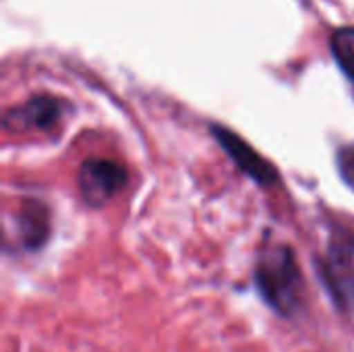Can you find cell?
I'll use <instances>...</instances> for the list:
<instances>
[{
	"label": "cell",
	"mask_w": 354,
	"mask_h": 352,
	"mask_svg": "<svg viewBox=\"0 0 354 352\" xmlns=\"http://www.w3.org/2000/svg\"><path fill=\"white\" fill-rule=\"evenodd\" d=\"M253 286L266 307L280 319L292 322L307 309V282L292 247L286 243L261 247L253 268Z\"/></svg>",
	"instance_id": "cell-1"
},
{
	"label": "cell",
	"mask_w": 354,
	"mask_h": 352,
	"mask_svg": "<svg viewBox=\"0 0 354 352\" xmlns=\"http://www.w3.org/2000/svg\"><path fill=\"white\" fill-rule=\"evenodd\" d=\"M319 280L340 313L354 311V234L336 228L317 259Z\"/></svg>",
	"instance_id": "cell-2"
},
{
	"label": "cell",
	"mask_w": 354,
	"mask_h": 352,
	"mask_svg": "<svg viewBox=\"0 0 354 352\" xmlns=\"http://www.w3.org/2000/svg\"><path fill=\"white\" fill-rule=\"evenodd\" d=\"M77 178L85 203L91 207H100L112 201L127 187L129 174L120 164L112 160L93 158L81 164Z\"/></svg>",
	"instance_id": "cell-3"
},
{
	"label": "cell",
	"mask_w": 354,
	"mask_h": 352,
	"mask_svg": "<svg viewBox=\"0 0 354 352\" xmlns=\"http://www.w3.org/2000/svg\"><path fill=\"white\" fill-rule=\"evenodd\" d=\"M64 106L50 95H35L4 116V129L12 133H54L62 122Z\"/></svg>",
	"instance_id": "cell-4"
},
{
	"label": "cell",
	"mask_w": 354,
	"mask_h": 352,
	"mask_svg": "<svg viewBox=\"0 0 354 352\" xmlns=\"http://www.w3.org/2000/svg\"><path fill=\"white\" fill-rule=\"evenodd\" d=\"M212 133L218 139V143L224 147V151L230 156V160L255 183H259L261 187H268L272 183L278 180V172L274 170V166L263 160L245 139H241L234 131L224 129L220 124H212Z\"/></svg>",
	"instance_id": "cell-5"
},
{
	"label": "cell",
	"mask_w": 354,
	"mask_h": 352,
	"mask_svg": "<svg viewBox=\"0 0 354 352\" xmlns=\"http://www.w3.org/2000/svg\"><path fill=\"white\" fill-rule=\"evenodd\" d=\"M17 237L25 251H39L50 237L48 210L39 201H27L17 216Z\"/></svg>",
	"instance_id": "cell-6"
},
{
	"label": "cell",
	"mask_w": 354,
	"mask_h": 352,
	"mask_svg": "<svg viewBox=\"0 0 354 352\" xmlns=\"http://www.w3.org/2000/svg\"><path fill=\"white\" fill-rule=\"evenodd\" d=\"M332 56L342 71V75L348 79L354 93V27H340L332 33L330 39Z\"/></svg>",
	"instance_id": "cell-7"
},
{
	"label": "cell",
	"mask_w": 354,
	"mask_h": 352,
	"mask_svg": "<svg viewBox=\"0 0 354 352\" xmlns=\"http://www.w3.org/2000/svg\"><path fill=\"white\" fill-rule=\"evenodd\" d=\"M336 166H338V174L344 180V185L354 191V145L340 147V151L336 156Z\"/></svg>",
	"instance_id": "cell-8"
}]
</instances>
